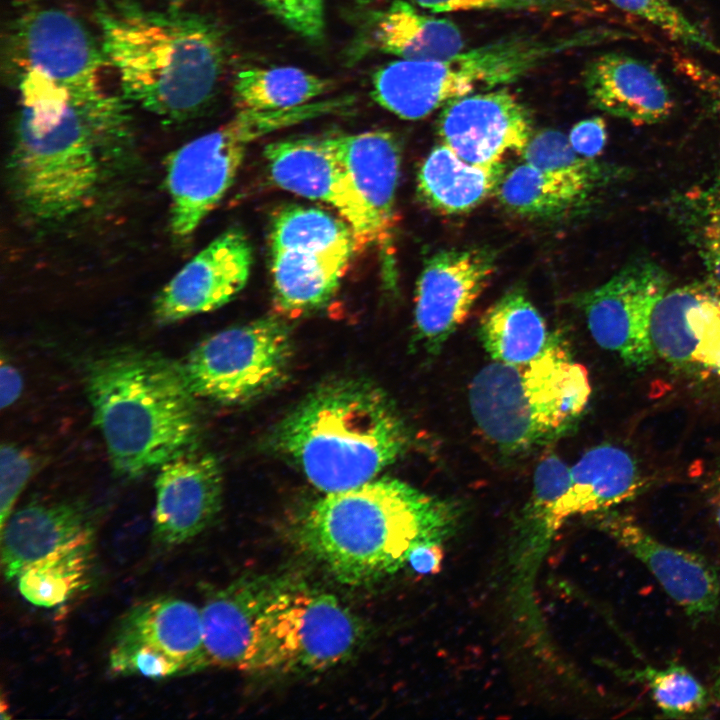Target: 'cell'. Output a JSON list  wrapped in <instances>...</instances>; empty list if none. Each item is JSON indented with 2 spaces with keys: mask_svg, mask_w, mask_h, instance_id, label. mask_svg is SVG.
I'll return each instance as SVG.
<instances>
[{
  "mask_svg": "<svg viewBox=\"0 0 720 720\" xmlns=\"http://www.w3.org/2000/svg\"><path fill=\"white\" fill-rule=\"evenodd\" d=\"M20 109L9 157L24 212L54 223L92 206L132 146L125 99H82L39 76L19 79Z\"/></svg>",
  "mask_w": 720,
  "mask_h": 720,
  "instance_id": "obj_1",
  "label": "cell"
},
{
  "mask_svg": "<svg viewBox=\"0 0 720 720\" xmlns=\"http://www.w3.org/2000/svg\"><path fill=\"white\" fill-rule=\"evenodd\" d=\"M95 18L124 99L167 121L191 119L216 96L227 43L206 16L105 0Z\"/></svg>",
  "mask_w": 720,
  "mask_h": 720,
  "instance_id": "obj_2",
  "label": "cell"
},
{
  "mask_svg": "<svg viewBox=\"0 0 720 720\" xmlns=\"http://www.w3.org/2000/svg\"><path fill=\"white\" fill-rule=\"evenodd\" d=\"M459 518L454 502L381 478L326 493L300 520L297 538L338 581L361 585L396 572L419 544L442 543Z\"/></svg>",
  "mask_w": 720,
  "mask_h": 720,
  "instance_id": "obj_3",
  "label": "cell"
},
{
  "mask_svg": "<svg viewBox=\"0 0 720 720\" xmlns=\"http://www.w3.org/2000/svg\"><path fill=\"white\" fill-rule=\"evenodd\" d=\"M85 386L94 423L121 477L143 476L196 446V397L178 363L119 349L87 364Z\"/></svg>",
  "mask_w": 720,
  "mask_h": 720,
  "instance_id": "obj_4",
  "label": "cell"
},
{
  "mask_svg": "<svg viewBox=\"0 0 720 720\" xmlns=\"http://www.w3.org/2000/svg\"><path fill=\"white\" fill-rule=\"evenodd\" d=\"M409 439L386 392L351 377L315 389L282 420L274 438L277 448L325 493L373 480L404 454Z\"/></svg>",
  "mask_w": 720,
  "mask_h": 720,
  "instance_id": "obj_5",
  "label": "cell"
},
{
  "mask_svg": "<svg viewBox=\"0 0 720 720\" xmlns=\"http://www.w3.org/2000/svg\"><path fill=\"white\" fill-rule=\"evenodd\" d=\"M591 391L587 369L554 334L529 362L493 361L483 367L469 385L468 399L482 434L504 454L515 455L569 432Z\"/></svg>",
  "mask_w": 720,
  "mask_h": 720,
  "instance_id": "obj_6",
  "label": "cell"
},
{
  "mask_svg": "<svg viewBox=\"0 0 720 720\" xmlns=\"http://www.w3.org/2000/svg\"><path fill=\"white\" fill-rule=\"evenodd\" d=\"M618 36L604 27L558 36L516 34L443 60L399 59L373 74L371 93L387 111L419 120L455 99L513 83L555 56Z\"/></svg>",
  "mask_w": 720,
  "mask_h": 720,
  "instance_id": "obj_7",
  "label": "cell"
},
{
  "mask_svg": "<svg viewBox=\"0 0 720 720\" xmlns=\"http://www.w3.org/2000/svg\"><path fill=\"white\" fill-rule=\"evenodd\" d=\"M352 97L313 101L270 110H239L228 122L173 151L166 161L169 227L178 240L190 238L232 186L248 147L275 131L343 112Z\"/></svg>",
  "mask_w": 720,
  "mask_h": 720,
  "instance_id": "obj_8",
  "label": "cell"
},
{
  "mask_svg": "<svg viewBox=\"0 0 720 720\" xmlns=\"http://www.w3.org/2000/svg\"><path fill=\"white\" fill-rule=\"evenodd\" d=\"M269 241L274 302L281 313L294 317L334 297L358 249L341 217L300 205L274 215Z\"/></svg>",
  "mask_w": 720,
  "mask_h": 720,
  "instance_id": "obj_9",
  "label": "cell"
},
{
  "mask_svg": "<svg viewBox=\"0 0 720 720\" xmlns=\"http://www.w3.org/2000/svg\"><path fill=\"white\" fill-rule=\"evenodd\" d=\"M363 636L337 597L290 580L261 619L255 671L328 669L351 657Z\"/></svg>",
  "mask_w": 720,
  "mask_h": 720,
  "instance_id": "obj_10",
  "label": "cell"
},
{
  "mask_svg": "<svg viewBox=\"0 0 720 720\" xmlns=\"http://www.w3.org/2000/svg\"><path fill=\"white\" fill-rule=\"evenodd\" d=\"M291 358L287 322L266 316L215 333L177 363L196 398L234 405L276 388L287 376Z\"/></svg>",
  "mask_w": 720,
  "mask_h": 720,
  "instance_id": "obj_11",
  "label": "cell"
},
{
  "mask_svg": "<svg viewBox=\"0 0 720 720\" xmlns=\"http://www.w3.org/2000/svg\"><path fill=\"white\" fill-rule=\"evenodd\" d=\"M668 286V276L661 267L637 260L584 292L578 303L595 342L629 366L644 369L650 365L655 358L651 318Z\"/></svg>",
  "mask_w": 720,
  "mask_h": 720,
  "instance_id": "obj_12",
  "label": "cell"
},
{
  "mask_svg": "<svg viewBox=\"0 0 720 720\" xmlns=\"http://www.w3.org/2000/svg\"><path fill=\"white\" fill-rule=\"evenodd\" d=\"M12 57L20 73H36L73 97L90 99L107 92L102 47L64 10L45 7L23 14L13 30Z\"/></svg>",
  "mask_w": 720,
  "mask_h": 720,
  "instance_id": "obj_13",
  "label": "cell"
},
{
  "mask_svg": "<svg viewBox=\"0 0 720 720\" xmlns=\"http://www.w3.org/2000/svg\"><path fill=\"white\" fill-rule=\"evenodd\" d=\"M496 268L495 255L480 248L442 250L425 263L417 280L414 328L417 342L437 353L464 323Z\"/></svg>",
  "mask_w": 720,
  "mask_h": 720,
  "instance_id": "obj_14",
  "label": "cell"
},
{
  "mask_svg": "<svg viewBox=\"0 0 720 720\" xmlns=\"http://www.w3.org/2000/svg\"><path fill=\"white\" fill-rule=\"evenodd\" d=\"M437 130L443 144L480 166L502 164L509 152L522 155L533 135L530 112L505 87L450 101Z\"/></svg>",
  "mask_w": 720,
  "mask_h": 720,
  "instance_id": "obj_15",
  "label": "cell"
},
{
  "mask_svg": "<svg viewBox=\"0 0 720 720\" xmlns=\"http://www.w3.org/2000/svg\"><path fill=\"white\" fill-rule=\"evenodd\" d=\"M252 246L239 228H230L187 262L161 289L153 315L161 325L210 312L230 302L246 286Z\"/></svg>",
  "mask_w": 720,
  "mask_h": 720,
  "instance_id": "obj_16",
  "label": "cell"
},
{
  "mask_svg": "<svg viewBox=\"0 0 720 720\" xmlns=\"http://www.w3.org/2000/svg\"><path fill=\"white\" fill-rule=\"evenodd\" d=\"M650 335L667 362L720 378V284L708 278L668 290L653 311Z\"/></svg>",
  "mask_w": 720,
  "mask_h": 720,
  "instance_id": "obj_17",
  "label": "cell"
},
{
  "mask_svg": "<svg viewBox=\"0 0 720 720\" xmlns=\"http://www.w3.org/2000/svg\"><path fill=\"white\" fill-rule=\"evenodd\" d=\"M267 169L280 188L335 209L351 227L357 247L376 245L367 211L352 188L329 137H300L269 143Z\"/></svg>",
  "mask_w": 720,
  "mask_h": 720,
  "instance_id": "obj_18",
  "label": "cell"
},
{
  "mask_svg": "<svg viewBox=\"0 0 720 720\" xmlns=\"http://www.w3.org/2000/svg\"><path fill=\"white\" fill-rule=\"evenodd\" d=\"M155 479L153 538L177 546L200 534L221 507L222 473L217 459L191 447L163 463Z\"/></svg>",
  "mask_w": 720,
  "mask_h": 720,
  "instance_id": "obj_19",
  "label": "cell"
},
{
  "mask_svg": "<svg viewBox=\"0 0 720 720\" xmlns=\"http://www.w3.org/2000/svg\"><path fill=\"white\" fill-rule=\"evenodd\" d=\"M290 580L269 575L242 577L208 597L201 608L208 667L255 670L261 619Z\"/></svg>",
  "mask_w": 720,
  "mask_h": 720,
  "instance_id": "obj_20",
  "label": "cell"
},
{
  "mask_svg": "<svg viewBox=\"0 0 720 720\" xmlns=\"http://www.w3.org/2000/svg\"><path fill=\"white\" fill-rule=\"evenodd\" d=\"M344 172L368 213L376 246L388 260L393 277L396 193L401 149L396 136L385 130L328 136Z\"/></svg>",
  "mask_w": 720,
  "mask_h": 720,
  "instance_id": "obj_21",
  "label": "cell"
},
{
  "mask_svg": "<svg viewBox=\"0 0 720 720\" xmlns=\"http://www.w3.org/2000/svg\"><path fill=\"white\" fill-rule=\"evenodd\" d=\"M602 528L645 565L689 617L700 620L715 614L720 574L707 558L657 540L630 516L606 518Z\"/></svg>",
  "mask_w": 720,
  "mask_h": 720,
  "instance_id": "obj_22",
  "label": "cell"
},
{
  "mask_svg": "<svg viewBox=\"0 0 720 720\" xmlns=\"http://www.w3.org/2000/svg\"><path fill=\"white\" fill-rule=\"evenodd\" d=\"M593 106L634 125L666 119L674 108L671 92L659 73L632 56L607 52L593 58L583 72Z\"/></svg>",
  "mask_w": 720,
  "mask_h": 720,
  "instance_id": "obj_23",
  "label": "cell"
},
{
  "mask_svg": "<svg viewBox=\"0 0 720 720\" xmlns=\"http://www.w3.org/2000/svg\"><path fill=\"white\" fill-rule=\"evenodd\" d=\"M645 480L626 450L602 444L570 467V483L554 506L548 530L553 537L571 517L607 510L636 496Z\"/></svg>",
  "mask_w": 720,
  "mask_h": 720,
  "instance_id": "obj_24",
  "label": "cell"
},
{
  "mask_svg": "<svg viewBox=\"0 0 720 720\" xmlns=\"http://www.w3.org/2000/svg\"><path fill=\"white\" fill-rule=\"evenodd\" d=\"M1 529V569L15 580L31 563L93 530L79 502H32L11 513Z\"/></svg>",
  "mask_w": 720,
  "mask_h": 720,
  "instance_id": "obj_25",
  "label": "cell"
},
{
  "mask_svg": "<svg viewBox=\"0 0 720 720\" xmlns=\"http://www.w3.org/2000/svg\"><path fill=\"white\" fill-rule=\"evenodd\" d=\"M116 639L141 643L178 660L186 673L208 667L201 608L175 597H158L131 608Z\"/></svg>",
  "mask_w": 720,
  "mask_h": 720,
  "instance_id": "obj_26",
  "label": "cell"
},
{
  "mask_svg": "<svg viewBox=\"0 0 720 720\" xmlns=\"http://www.w3.org/2000/svg\"><path fill=\"white\" fill-rule=\"evenodd\" d=\"M371 41L381 52L418 61L450 58L465 45L454 22L425 15L405 0L374 13Z\"/></svg>",
  "mask_w": 720,
  "mask_h": 720,
  "instance_id": "obj_27",
  "label": "cell"
},
{
  "mask_svg": "<svg viewBox=\"0 0 720 720\" xmlns=\"http://www.w3.org/2000/svg\"><path fill=\"white\" fill-rule=\"evenodd\" d=\"M504 176V164L480 166L461 159L445 144L426 157L417 176V191L433 210L465 213L479 206Z\"/></svg>",
  "mask_w": 720,
  "mask_h": 720,
  "instance_id": "obj_28",
  "label": "cell"
},
{
  "mask_svg": "<svg viewBox=\"0 0 720 720\" xmlns=\"http://www.w3.org/2000/svg\"><path fill=\"white\" fill-rule=\"evenodd\" d=\"M541 313L515 289L491 305L479 322V338L496 362L522 364L538 357L553 338Z\"/></svg>",
  "mask_w": 720,
  "mask_h": 720,
  "instance_id": "obj_29",
  "label": "cell"
},
{
  "mask_svg": "<svg viewBox=\"0 0 720 720\" xmlns=\"http://www.w3.org/2000/svg\"><path fill=\"white\" fill-rule=\"evenodd\" d=\"M94 531L28 565L16 578L25 600L45 608L68 600L86 583L90 568Z\"/></svg>",
  "mask_w": 720,
  "mask_h": 720,
  "instance_id": "obj_30",
  "label": "cell"
},
{
  "mask_svg": "<svg viewBox=\"0 0 720 720\" xmlns=\"http://www.w3.org/2000/svg\"><path fill=\"white\" fill-rule=\"evenodd\" d=\"M332 86L330 80L297 67H253L236 74L233 97L239 110H280L313 102Z\"/></svg>",
  "mask_w": 720,
  "mask_h": 720,
  "instance_id": "obj_31",
  "label": "cell"
},
{
  "mask_svg": "<svg viewBox=\"0 0 720 720\" xmlns=\"http://www.w3.org/2000/svg\"><path fill=\"white\" fill-rule=\"evenodd\" d=\"M496 192L504 207L530 218H553L566 214L588 197L526 162L504 175Z\"/></svg>",
  "mask_w": 720,
  "mask_h": 720,
  "instance_id": "obj_32",
  "label": "cell"
},
{
  "mask_svg": "<svg viewBox=\"0 0 720 720\" xmlns=\"http://www.w3.org/2000/svg\"><path fill=\"white\" fill-rule=\"evenodd\" d=\"M677 210L708 278L720 284V174L682 194Z\"/></svg>",
  "mask_w": 720,
  "mask_h": 720,
  "instance_id": "obj_33",
  "label": "cell"
},
{
  "mask_svg": "<svg viewBox=\"0 0 720 720\" xmlns=\"http://www.w3.org/2000/svg\"><path fill=\"white\" fill-rule=\"evenodd\" d=\"M526 163L553 180L589 195L601 178V170L592 159L579 155L568 138L552 129L533 134L522 154Z\"/></svg>",
  "mask_w": 720,
  "mask_h": 720,
  "instance_id": "obj_34",
  "label": "cell"
},
{
  "mask_svg": "<svg viewBox=\"0 0 720 720\" xmlns=\"http://www.w3.org/2000/svg\"><path fill=\"white\" fill-rule=\"evenodd\" d=\"M632 679L647 686L657 707L667 717L683 718L703 712L709 695L700 681L684 666L670 663L664 668L645 666L631 672Z\"/></svg>",
  "mask_w": 720,
  "mask_h": 720,
  "instance_id": "obj_35",
  "label": "cell"
},
{
  "mask_svg": "<svg viewBox=\"0 0 720 720\" xmlns=\"http://www.w3.org/2000/svg\"><path fill=\"white\" fill-rule=\"evenodd\" d=\"M615 7L660 29L672 40L720 56V47L671 0H609Z\"/></svg>",
  "mask_w": 720,
  "mask_h": 720,
  "instance_id": "obj_36",
  "label": "cell"
},
{
  "mask_svg": "<svg viewBox=\"0 0 720 720\" xmlns=\"http://www.w3.org/2000/svg\"><path fill=\"white\" fill-rule=\"evenodd\" d=\"M435 13L459 11H518L552 15H593L602 10L596 0H415Z\"/></svg>",
  "mask_w": 720,
  "mask_h": 720,
  "instance_id": "obj_37",
  "label": "cell"
},
{
  "mask_svg": "<svg viewBox=\"0 0 720 720\" xmlns=\"http://www.w3.org/2000/svg\"><path fill=\"white\" fill-rule=\"evenodd\" d=\"M109 667L117 675H137L162 679L185 674L175 658L141 643L115 639L109 654Z\"/></svg>",
  "mask_w": 720,
  "mask_h": 720,
  "instance_id": "obj_38",
  "label": "cell"
},
{
  "mask_svg": "<svg viewBox=\"0 0 720 720\" xmlns=\"http://www.w3.org/2000/svg\"><path fill=\"white\" fill-rule=\"evenodd\" d=\"M31 454L6 443L0 450V528L13 512L14 505L35 471Z\"/></svg>",
  "mask_w": 720,
  "mask_h": 720,
  "instance_id": "obj_39",
  "label": "cell"
},
{
  "mask_svg": "<svg viewBox=\"0 0 720 720\" xmlns=\"http://www.w3.org/2000/svg\"><path fill=\"white\" fill-rule=\"evenodd\" d=\"M300 36L318 41L324 34V0H255Z\"/></svg>",
  "mask_w": 720,
  "mask_h": 720,
  "instance_id": "obj_40",
  "label": "cell"
},
{
  "mask_svg": "<svg viewBox=\"0 0 720 720\" xmlns=\"http://www.w3.org/2000/svg\"><path fill=\"white\" fill-rule=\"evenodd\" d=\"M568 140L579 155L593 159L603 151L606 145V124L601 117L582 120L572 127Z\"/></svg>",
  "mask_w": 720,
  "mask_h": 720,
  "instance_id": "obj_41",
  "label": "cell"
},
{
  "mask_svg": "<svg viewBox=\"0 0 720 720\" xmlns=\"http://www.w3.org/2000/svg\"><path fill=\"white\" fill-rule=\"evenodd\" d=\"M676 69L720 108V75L686 55L674 57Z\"/></svg>",
  "mask_w": 720,
  "mask_h": 720,
  "instance_id": "obj_42",
  "label": "cell"
},
{
  "mask_svg": "<svg viewBox=\"0 0 720 720\" xmlns=\"http://www.w3.org/2000/svg\"><path fill=\"white\" fill-rule=\"evenodd\" d=\"M444 550L441 542H426L416 546L409 554L407 564L421 575L437 574L441 570Z\"/></svg>",
  "mask_w": 720,
  "mask_h": 720,
  "instance_id": "obj_43",
  "label": "cell"
},
{
  "mask_svg": "<svg viewBox=\"0 0 720 720\" xmlns=\"http://www.w3.org/2000/svg\"><path fill=\"white\" fill-rule=\"evenodd\" d=\"M23 380L19 371L10 363L2 361L0 368V401L1 408L13 405L20 397Z\"/></svg>",
  "mask_w": 720,
  "mask_h": 720,
  "instance_id": "obj_44",
  "label": "cell"
},
{
  "mask_svg": "<svg viewBox=\"0 0 720 720\" xmlns=\"http://www.w3.org/2000/svg\"><path fill=\"white\" fill-rule=\"evenodd\" d=\"M712 506L716 524L720 529V476L717 479L716 486L713 492Z\"/></svg>",
  "mask_w": 720,
  "mask_h": 720,
  "instance_id": "obj_45",
  "label": "cell"
},
{
  "mask_svg": "<svg viewBox=\"0 0 720 720\" xmlns=\"http://www.w3.org/2000/svg\"><path fill=\"white\" fill-rule=\"evenodd\" d=\"M713 687L715 696L720 700V665L716 671Z\"/></svg>",
  "mask_w": 720,
  "mask_h": 720,
  "instance_id": "obj_46",
  "label": "cell"
}]
</instances>
